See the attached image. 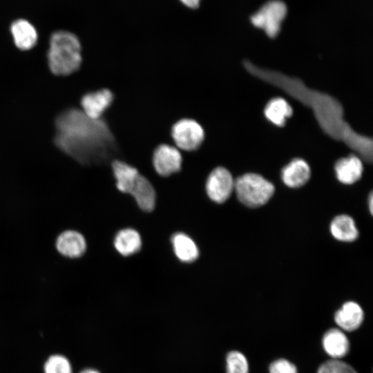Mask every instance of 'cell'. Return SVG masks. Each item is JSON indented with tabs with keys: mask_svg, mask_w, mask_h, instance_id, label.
I'll return each instance as SVG.
<instances>
[{
	"mask_svg": "<svg viewBox=\"0 0 373 373\" xmlns=\"http://www.w3.org/2000/svg\"><path fill=\"white\" fill-rule=\"evenodd\" d=\"M243 65L253 76L285 92L309 107L323 131L343 142L367 162L372 161V140L356 132L344 119L341 103L329 94L312 89L297 78L257 66L246 60Z\"/></svg>",
	"mask_w": 373,
	"mask_h": 373,
	"instance_id": "obj_1",
	"label": "cell"
},
{
	"mask_svg": "<svg viewBox=\"0 0 373 373\" xmlns=\"http://www.w3.org/2000/svg\"><path fill=\"white\" fill-rule=\"evenodd\" d=\"M55 126V144L79 163L102 162L115 151L114 135L102 118L93 119L71 108L57 117Z\"/></svg>",
	"mask_w": 373,
	"mask_h": 373,
	"instance_id": "obj_2",
	"label": "cell"
},
{
	"mask_svg": "<svg viewBox=\"0 0 373 373\" xmlns=\"http://www.w3.org/2000/svg\"><path fill=\"white\" fill-rule=\"evenodd\" d=\"M50 70L57 75H70L82 63L81 44L78 38L68 31H57L50 39L48 51Z\"/></svg>",
	"mask_w": 373,
	"mask_h": 373,
	"instance_id": "obj_3",
	"label": "cell"
},
{
	"mask_svg": "<svg viewBox=\"0 0 373 373\" xmlns=\"http://www.w3.org/2000/svg\"><path fill=\"white\" fill-rule=\"evenodd\" d=\"M238 200L245 206L256 208L265 204L274 193V184L262 175L249 173L234 180Z\"/></svg>",
	"mask_w": 373,
	"mask_h": 373,
	"instance_id": "obj_4",
	"label": "cell"
},
{
	"mask_svg": "<svg viewBox=\"0 0 373 373\" xmlns=\"http://www.w3.org/2000/svg\"><path fill=\"white\" fill-rule=\"evenodd\" d=\"M171 136L178 149L193 151L199 149L204 140V131L195 119L182 118L171 128Z\"/></svg>",
	"mask_w": 373,
	"mask_h": 373,
	"instance_id": "obj_5",
	"label": "cell"
},
{
	"mask_svg": "<svg viewBox=\"0 0 373 373\" xmlns=\"http://www.w3.org/2000/svg\"><path fill=\"white\" fill-rule=\"evenodd\" d=\"M287 14L284 2L273 0L266 3L251 17L252 24L265 30L271 38L276 37L280 30L281 23Z\"/></svg>",
	"mask_w": 373,
	"mask_h": 373,
	"instance_id": "obj_6",
	"label": "cell"
},
{
	"mask_svg": "<svg viewBox=\"0 0 373 373\" xmlns=\"http://www.w3.org/2000/svg\"><path fill=\"white\" fill-rule=\"evenodd\" d=\"M234 180L231 173L226 168H215L206 180L205 189L208 197L214 202L224 203L234 190Z\"/></svg>",
	"mask_w": 373,
	"mask_h": 373,
	"instance_id": "obj_7",
	"label": "cell"
},
{
	"mask_svg": "<svg viewBox=\"0 0 373 373\" xmlns=\"http://www.w3.org/2000/svg\"><path fill=\"white\" fill-rule=\"evenodd\" d=\"M152 162L158 175L168 177L180 171L182 156L177 147L168 144H161L153 151Z\"/></svg>",
	"mask_w": 373,
	"mask_h": 373,
	"instance_id": "obj_8",
	"label": "cell"
},
{
	"mask_svg": "<svg viewBox=\"0 0 373 373\" xmlns=\"http://www.w3.org/2000/svg\"><path fill=\"white\" fill-rule=\"evenodd\" d=\"M114 101L113 92L102 88L84 95L81 99L82 111L89 117L100 119Z\"/></svg>",
	"mask_w": 373,
	"mask_h": 373,
	"instance_id": "obj_9",
	"label": "cell"
},
{
	"mask_svg": "<svg viewBox=\"0 0 373 373\" xmlns=\"http://www.w3.org/2000/svg\"><path fill=\"white\" fill-rule=\"evenodd\" d=\"M55 246L62 256L77 258L84 254L87 245L84 236L80 232L68 229L58 235Z\"/></svg>",
	"mask_w": 373,
	"mask_h": 373,
	"instance_id": "obj_10",
	"label": "cell"
},
{
	"mask_svg": "<svg viewBox=\"0 0 373 373\" xmlns=\"http://www.w3.org/2000/svg\"><path fill=\"white\" fill-rule=\"evenodd\" d=\"M363 318V309L354 301L345 303L334 314V321L336 325L339 329L344 332H353L358 329Z\"/></svg>",
	"mask_w": 373,
	"mask_h": 373,
	"instance_id": "obj_11",
	"label": "cell"
},
{
	"mask_svg": "<svg viewBox=\"0 0 373 373\" xmlns=\"http://www.w3.org/2000/svg\"><path fill=\"white\" fill-rule=\"evenodd\" d=\"M323 347L332 359H340L350 351V341L344 331L339 328L328 329L322 338Z\"/></svg>",
	"mask_w": 373,
	"mask_h": 373,
	"instance_id": "obj_12",
	"label": "cell"
},
{
	"mask_svg": "<svg viewBox=\"0 0 373 373\" xmlns=\"http://www.w3.org/2000/svg\"><path fill=\"white\" fill-rule=\"evenodd\" d=\"M334 170L339 182L344 184H352L361 178L363 165L358 156L350 155L337 160Z\"/></svg>",
	"mask_w": 373,
	"mask_h": 373,
	"instance_id": "obj_13",
	"label": "cell"
},
{
	"mask_svg": "<svg viewBox=\"0 0 373 373\" xmlns=\"http://www.w3.org/2000/svg\"><path fill=\"white\" fill-rule=\"evenodd\" d=\"M311 170L306 161L295 158L281 171V179L284 184L290 188H298L309 180Z\"/></svg>",
	"mask_w": 373,
	"mask_h": 373,
	"instance_id": "obj_14",
	"label": "cell"
},
{
	"mask_svg": "<svg viewBox=\"0 0 373 373\" xmlns=\"http://www.w3.org/2000/svg\"><path fill=\"white\" fill-rule=\"evenodd\" d=\"M111 166L117 189L123 193L129 194L140 175L139 171L120 160H114Z\"/></svg>",
	"mask_w": 373,
	"mask_h": 373,
	"instance_id": "obj_15",
	"label": "cell"
},
{
	"mask_svg": "<svg viewBox=\"0 0 373 373\" xmlns=\"http://www.w3.org/2000/svg\"><path fill=\"white\" fill-rule=\"evenodd\" d=\"M129 194L133 196L137 206L144 211H152L156 203V193L151 182L140 175Z\"/></svg>",
	"mask_w": 373,
	"mask_h": 373,
	"instance_id": "obj_16",
	"label": "cell"
},
{
	"mask_svg": "<svg viewBox=\"0 0 373 373\" xmlns=\"http://www.w3.org/2000/svg\"><path fill=\"white\" fill-rule=\"evenodd\" d=\"M10 32L15 44L21 50H29L37 43V30L29 21L25 19L15 21L11 24Z\"/></svg>",
	"mask_w": 373,
	"mask_h": 373,
	"instance_id": "obj_17",
	"label": "cell"
},
{
	"mask_svg": "<svg viewBox=\"0 0 373 373\" xmlns=\"http://www.w3.org/2000/svg\"><path fill=\"white\" fill-rule=\"evenodd\" d=\"M113 244L119 254L123 256H129L140 250L142 238L135 229L126 228L117 232Z\"/></svg>",
	"mask_w": 373,
	"mask_h": 373,
	"instance_id": "obj_18",
	"label": "cell"
},
{
	"mask_svg": "<svg viewBox=\"0 0 373 373\" xmlns=\"http://www.w3.org/2000/svg\"><path fill=\"white\" fill-rule=\"evenodd\" d=\"M172 247L177 258L183 262H192L199 256L196 243L188 235L183 233H175L171 238Z\"/></svg>",
	"mask_w": 373,
	"mask_h": 373,
	"instance_id": "obj_19",
	"label": "cell"
},
{
	"mask_svg": "<svg viewBox=\"0 0 373 373\" xmlns=\"http://www.w3.org/2000/svg\"><path fill=\"white\" fill-rule=\"evenodd\" d=\"M330 231L334 238L343 242L354 241L358 236L353 218L345 214L337 216L332 220Z\"/></svg>",
	"mask_w": 373,
	"mask_h": 373,
	"instance_id": "obj_20",
	"label": "cell"
},
{
	"mask_svg": "<svg viewBox=\"0 0 373 373\" xmlns=\"http://www.w3.org/2000/svg\"><path fill=\"white\" fill-rule=\"evenodd\" d=\"M264 113L266 118L277 126H283L293 114L290 104L282 97L271 99L267 104Z\"/></svg>",
	"mask_w": 373,
	"mask_h": 373,
	"instance_id": "obj_21",
	"label": "cell"
},
{
	"mask_svg": "<svg viewBox=\"0 0 373 373\" xmlns=\"http://www.w3.org/2000/svg\"><path fill=\"white\" fill-rule=\"evenodd\" d=\"M227 373H249V363L246 356L240 352H229L226 356Z\"/></svg>",
	"mask_w": 373,
	"mask_h": 373,
	"instance_id": "obj_22",
	"label": "cell"
},
{
	"mask_svg": "<svg viewBox=\"0 0 373 373\" xmlns=\"http://www.w3.org/2000/svg\"><path fill=\"white\" fill-rule=\"evenodd\" d=\"M44 373H72V367L65 356L55 354L46 361Z\"/></svg>",
	"mask_w": 373,
	"mask_h": 373,
	"instance_id": "obj_23",
	"label": "cell"
},
{
	"mask_svg": "<svg viewBox=\"0 0 373 373\" xmlns=\"http://www.w3.org/2000/svg\"><path fill=\"white\" fill-rule=\"evenodd\" d=\"M317 373H357L350 364L339 359H330L323 363Z\"/></svg>",
	"mask_w": 373,
	"mask_h": 373,
	"instance_id": "obj_24",
	"label": "cell"
},
{
	"mask_svg": "<svg viewBox=\"0 0 373 373\" xmlns=\"http://www.w3.org/2000/svg\"><path fill=\"white\" fill-rule=\"evenodd\" d=\"M269 373H298L296 365L285 358L274 361L269 367Z\"/></svg>",
	"mask_w": 373,
	"mask_h": 373,
	"instance_id": "obj_25",
	"label": "cell"
},
{
	"mask_svg": "<svg viewBox=\"0 0 373 373\" xmlns=\"http://www.w3.org/2000/svg\"><path fill=\"white\" fill-rule=\"evenodd\" d=\"M185 6L191 8H197L200 0H180Z\"/></svg>",
	"mask_w": 373,
	"mask_h": 373,
	"instance_id": "obj_26",
	"label": "cell"
},
{
	"mask_svg": "<svg viewBox=\"0 0 373 373\" xmlns=\"http://www.w3.org/2000/svg\"><path fill=\"white\" fill-rule=\"evenodd\" d=\"M368 202H369L368 205H369V209H370V213H372V212H373V209H373V195H372V193L370 195Z\"/></svg>",
	"mask_w": 373,
	"mask_h": 373,
	"instance_id": "obj_27",
	"label": "cell"
},
{
	"mask_svg": "<svg viewBox=\"0 0 373 373\" xmlns=\"http://www.w3.org/2000/svg\"><path fill=\"white\" fill-rule=\"evenodd\" d=\"M80 373H100V372L96 370L89 368V369L84 370Z\"/></svg>",
	"mask_w": 373,
	"mask_h": 373,
	"instance_id": "obj_28",
	"label": "cell"
}]
</instances>
